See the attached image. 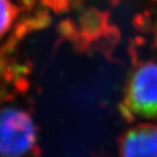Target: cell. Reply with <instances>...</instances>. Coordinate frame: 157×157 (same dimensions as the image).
<instances>
[{
  "label": "cell",
  "instance_id": "6da1fadb",
  "mask_svg": "<svg viewBox=\"0 0 157 157\" xmlns=\"http://www.w3.org/2000/svg\"><path fill=\"white\" fill-rule=\"evenodd\" d=\"M37 129L27 111L14 107L0 109V157H22L36 145Z\"/></svg>",
  "mask_w": 157,
  "mask_h": 157
},
{
  "label": "cell",
  "instance_id": "7a4b0ae2",
  "mask_svg": "<svg viewBox=\"0 0 157 157\" xmlns=\"http://www.w3.org/2000/svg\"><path fill=\"white\" fill-rule=\"evenodd\" d=\"M125 88L123 103L147 119L157 118V62L148 61L134 67Z\"/></svg>",
  "mask_w": 157,
  "mask_h": 157
},
{
  "label": "cell",
  "instance_id": "3957f363",
  "mask_svg": "<svg viewBox=\"0 0 157 157\" xmlns=\"http://www.w3.org/2000/svg\"><path fill=\"white\" fill-rule=\"evenodd\" d=\"M120 157H157V124L140 123L118 140Z\"/></svg>",
  "mask_w": 157,
  "mask_h": 157
},
{
  "label": "cell",
  "instance_id": "277c9868",
  "mask_svg": "<svg viewBox=\"0 0 157 157\" xmlns=\"http://www.w3.org/2000/svg\"><path fill=\"white\" fill-rule=\"evenodd\" d=\"M109 17L110 13L108 11L88 8L82 13L78 21V35L92 47L109 27Z\"/></svg>",
  "mask_w": 157,
  "mask_h": 157
},
{
  "label": "cell",
  "instance_id": "5b68a950",
  "mask_svg": "<svg viewBox=\"0 0 157 157\" xmlns=\"http://www.w3.org/2000/svg\"><path fill=\"white\" fill-rule=\"evenodd\" d=\"M120 29H118L116 25H109V27L107 29L105 34L93 44L92 49H95V50L99 52L101 54H103L104 57L107 59L108 61L117 62L118 60L115 59V57L113 55V50H115L116 47L118 46V44L120 42Z\"/></svg>",
  "mask_w": 157,
  "mask_h": 157
},
{
  "label": "cell",
  "instance_id": "8992f818",
  "mask_svg": "<svg viewBox=\"0 0 157 157\" xmlns=\"http://www.w3.org/2000/svg\"><path fill=\"white\" fill-rule=\"evenodd\" d=\"M19 8L14 6L11 0H0V38H2L17 17Z\"/></svg>",
  "mask_w": 157,
  "mask_h": 157
},
{
  "label": "cell",
  "instance_id": "52a82bcc",
  "mask_svg": "<svg viewBox=\"0 0 157 157\" xmlns=\"http://www.w3.org/2000/svg\"><path fill=\"white\" fill-rule=\"evenodd\" d=\"M57 32H58V40L56 42L55 50L64 40L73 42L78 35V27L74 24V22L72 20L64 19L63 21H61V22L59 23L58 27H57Z\"/></svg>",
  "mask_w": 157,
  "mask_h": 157
},
{
  "label": "cell",
  "instance_id": "ba28073f",
  "mask_svg": "<svg viewBox=\"0 0 157 157\" xmlns=\"http://www.w3.org/2000/svg\"><path fill=\"white\" fill-rule=\"evenodd\" d=\"M29 26L33 31H39V29H47L49 25L52 24V17L46 9L39 10L37 11L35 17L29 19Z\"/></svg>",
  "mask_w": 157,
  "mask_h": 157
},
{
  "label": "cell",
  "instance_id": "9c48e42d",
  "mask_svg": "<svg viewBox=\"0 0 157 157\" xmlns=\"http://www.w3.org/2000/svg\"><path fill=\"white\" fill-rule=\"evenodd\" d=\"M133 26L136 29H139L142 33H152L154 31L152 20L150 17V13L144 12L136 14L132 20Z\"/></svg>",
  "mask_w": 157,
  "mask_h": 157
},
{
  "label": "cell",
  "instance_id": "30bf717a",
  "mask_svg": "<svg viewBox=\"0 0 157 157\" xmlns=\"http://www.w3.org/2000/svg\"><path fill=\"white\" fill-rule=\"evenodd\" d=\"M17 49H19V39L12 34L0 46V52L11 58L15 52H17Z\"/></svg>",
  "mask_w": 157,
  "mask_h": 157
},
{
  "label": "cell",
  "instance_id": "8fae6325",
  "mask_svg": "<svg viewBox=\"0 0 157 157\" xmlns=\"http://www.w3.org/2000/svg\"><path fill=\"white\" fill-rule=\"evenodd\" d=\"M13 87H14V92H17L20 95H26L27 92L29 91L31 87V82L27 78V76H21L19 78H15L14 81L12 82Z\"/></svg>",
  "mask_w": 157,
  "mask_h": 157
},
{
  "label": "cell",
  "instance_id": "7c38bea8",
  "mask_svg": "<svg viewBox=\"0 0 157 157\" xmlns=\"http://www.w3.org/2000/svg\"><path fill=\"white\" fill-rule=\"evenodd\" d=\"M31 32H32V29L29 26V19H24V20H22V21H20V22L15 25L13 35H14L19 40H21V39H23Z\"/></svg>",
  "mask_w": 157,
  "mask_h": 157
},
{
  "label": "cell",
  "instance_id": "4fadbf2b",
  "mask_svg": "<svg viewBox=\"0 0 157 157\" xmlns=\"http://www.w3.org/2000/svg\"><path fill=\"white\" fill-rule=\"evenodd\" d=\"M15 99V92L10 91L6 82L0 81V104L10 103Z\"/></svg>",
  "mask_w": 157,
  "mask_h": 157
},
{
  "label": "cell",
  "instance_id": "5bb4252c",
  "mask_svg": "<svg viewBox=\"0 0 157 157\" xmlns=\"http://www.w3.org/2000/svg\"><path fill=\"white\" fill-rule=\"evenodd\" d=\"M118 111L120 113L121 118H122L127 123H133L135 121L134 113H133L123 101L122 103H119V105H118Z\"/></svg>",
  "mask_w": 157,
  "mask_h": 157
},
{
  "label": "cell",
  "instance_id": "9a60e30c",
  "mask_svg": "<svg viewBox=\"0 0 157 157\" xmlns=\"http://www.w3.org/2000/svg\"><path fill=\"white\" fill-rule=\"evenodd\" d=\"M12 59L3 55L2 52H0V81L3 80V74H5L6 70H7L8 66L10 64Z\"/></svg>",
  "mask_w": 157,
  "mask_h": 157
},
{
  "label": "cell",
  "instance_id": "2e32d148",
  "mask_svg": "<svg viewBox=\"0 0 157 157\" xmlns=\"http://www.w3.org/2000/svg\"><path fill=\"white\" fill-rule=\"evenodd\" d=\"M22 3L23 10H32L36 5V0H20Z\"/></svg>",
  "mask_w": 157,
  "mask_h": 157
},
{
  "label": "cell",
  "instance_id": "e0dca14e",
  "mask_svg": "<svg viewBox=\"0 0 157 157\" xmlns=\"http://www.w3.org/2000/svg\"><path fill=\"white\" fill-rule=\"evenodd\" d=\"M155 31H156V33H155V37H154V47L157 49V23H156V26H155Z\"/></svg>",
  "mask_w": 157,
  "mask_h": 157
},
{
  "label": "cell",
  "instance_id": "ac0fdd59",
  "mask_svg": "<svg viewBox=\"0 0 157 157\" xmlns=\"http://www.w3.org/2000/svg\"><path fill=\"white\" fill-rule=\"evenodd\" d=\"M108 1H109V3H110L111 6H117L120 0H108Z\"/></svg>",
  "mask_w": 157,
  "mask_h": 157
}]
</instances>
